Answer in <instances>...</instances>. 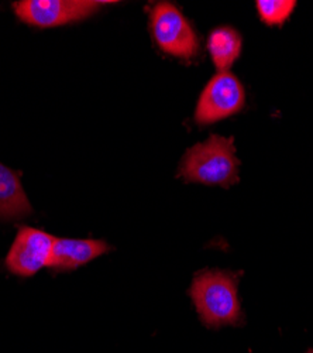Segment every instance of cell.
I'll list each match as a JSON object with an SVG mask.
<instances>
[{
  "mask_svg": "<svg viewBox=\"0 0 313 353\" xmlns=\"http://www.w3.org/2000/svg\"><path fill=\"white\" fill-rule=\"evenodd\" d=\"M33 214L17 172L0 163V219L16 221Z\"/></svg>",
  "mask_w": 313,
  "mask_h": 353,
  "instance_id": "8",
  "label": "cell"
},
{
  "mask_svg": "<svg viewBox=\"0 0 313 353\" xmlns=\"http://www.w3.org/2000/svg\"><path fill=\"white\" fill-rule=\"evenodd\" d=\"M111 250L105 241L92 239H56L48 269L55 273L72 272Z\"/></svg>",
  "mask_w": 313,
  "mask_h": 353,
  "instance_id": "7",
  "label": "cell"
},
{
  "mask_svg": "<svg viewBox=\"0 0 313 353\" xmlns=\"http://www.w3.org/2000/svg\"><path fill=\"white\" fill-rule=\"evenodd\" d=\"M306 353H313V349H309Z\"/></svg>",
  "mask_w": 313,
  "mask_h": 353,
  "instance_id": "11",
  "label": "cell"
},
{
  "mask_svg": "<svg viewBox=\"0 0 313 353\" xmlns=\"http://www.w3.org/2000/svg\"><path fill=\"white\" fill-rule=\"evenodd\" d=\"M105 2L87 0H23L13 5L16 16L25 24L41 28L79 21L96 13Z\"/></svg>",
  "mask_w": 313,
  "mask_h": 353,
  "instance_id": "5",
  "label": "cell"
},
{
  "mask_svg": "<svg viewBox=\"0 0 313 353\" xmlns=\"http://www.w3.org/2000/svg\"><path fill=\"white\" fill-rule=\"evenodd\" d=\"M246 105V91L236 75L229 71L216 74L197 101L195 122L212 125L239 113Z\"/></svg>",
  "mask_w": 313,
  "mask_h": 353,
  "instance_id": "4",
  "label": "cell"
},
{
  "mask_svg": "<svg viewBox=\"0 0 313 353\" xmlns=\"http://www.w3.org/2000/svg\"><path fill=\"white\" fill-rule=\"evenodd\" d=\"M150 30L158 48L184 61L199 54V39L186 17L173 3L160 2L150 10Z\"/></svg>",
  "mask_w": 313,
  "mask_h": 353,
  "instance_id": "3",
  "label": "cell"
},
{
  "mask_svg": "<svg viewBox=\"0 0 313 353\" xmlns=\"http://www.w3.org/2000/svg\"><path fill=\"white\" fill-rule=\"evenodd\" d=\"M241 36L230 26L215 28L208 39V51L215 67L222 72L229 70L241 54Z\"/></svg>",
  "mask_w": 313,
  "mask_h": 353,
  "instance_id": "9",
  "label": "cell"
},
{
  "mask_svg": "<svg viewBox=\"0 0 313 353\" xmlns=\"http://www.w3.org/2000/svg\"><path fill=\"white\" fill-rule=\"evenodd\" d=\"M55 238L52 234L23 226L6 256V269L19 277H32L43 268H48Z\"/></svg>",
  "mask_w": 313,
  "mask_h": 353,
  "instance_id": "6",
  "label": "cell"
},
{
  "mask_svg": "<svg viewBox=\"0 0 313 353\" xmlns=\"http://www.w3.org/2000/svg\"><path fill=\"white\" fill-rule=\"evenodd\" d=\"M239 274L227 270H202L195 274L189 296L208 328L241 325L243 312L239 300Z\"/></svg>",
  "mask_w": 313,
  "mask_h": 353,
  "instance_id": "1",
  "label": "cell"
},
{
  "mask_svg": "<svg viewBox=\"0 0 313 353\" xmlns=\"http://www.w3.org/2000/svg\"><path fill=\"white\" fill-rule=\"evenodd\" d=\"M233 137L212 134L184 154L178 175L186 183L229 188L239 183V159Z\"/></svg>",
  "mask_w": 313,
  "mask_h": 353,
  "instance_id": "2",
  "label": "cell"
},
{
  "mask_svg": "<svg viewBox=\"0 0 313 353\" xmlns=\"http://www.w3.org/2000/svg\"><path fill=\"white\" fill-rule=\"evenodd\" d=\"M255 8L264 24L279 27L292 16L296 2L295 0H259Z\"/></svg>",
  "mask_w": 313,
  "mask_h": 353,
  "instance_id": "10",
  "label": "cell"
}]
</instances>
